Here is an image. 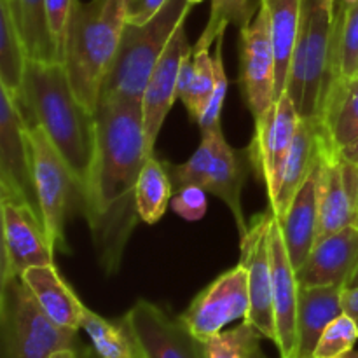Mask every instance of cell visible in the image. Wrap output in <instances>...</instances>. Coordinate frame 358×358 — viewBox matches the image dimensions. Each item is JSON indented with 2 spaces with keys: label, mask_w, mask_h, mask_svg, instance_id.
<instances>
[{
  "label": "cell",
  "mask_w": 358,
  "mask_h": 358,
  "mask_svg": "<svg viewBox=\"0 0 358 358\" xmlns=\"http://www.w3.org/2000/svg\"><path fill=\"white\" fill-rule=\"evenodd\" d=\"M96 145L83 213L98 264L107 276L119 271L126 245L140 222L136 184L147 157L142 101L103 100L94 110Z\"/></svg>",
  "instance_id": "obj_1"
},
{
  "label": "cell",
  "mask_w": 358,
  "mask_h": 358,
  "mask_svg": "<svg viewBox=\"0 0 358 358\" xmlns=\"http://www.w3.org/2000/svg\"><path fill=\"white\" fill-rule=\"evenodd\" d=\"M14 98L28 126L44 129L84 198L93 170L96 122L94 112L87 110L73 94L63 63L28 59L23 84Z\"/></svg>",
  "instance_id": "obj_2"
},
{
  "label": "cell",
  "mask_w": 358,
  "mask_h": 358,
  "mask_svg": "<svg viewBox=\"0 0 358 358\" xmlns=\"http://www.w3.org/2000/svg\"><path fill=\"white\" fill-rule=\"evenodd\" d=\"M128 23V0H76L62 63L77 100L94 112Z\"/></svg>",
  "instance_id": "obj_3"
},
{
  "label": "cell",
  "mask_w": 358,
  "mask_h": 358,
  "mask_svg": "<svg viewBox=\"0 0 358 358\" xmlns=\"http://www.w3.org/2000/svg\"><path fill=\"white\" fill-rule=\"evenodd\" d=\"M191 9L192 3L187 0H168L145 23H126L121 44L101 86L100 101L142 100L154 66Z\"/></svg>",
  "instance_id": "obj_4"
},
{
  "label": "cell",
  "mask_w": 358,
  "mask_h": 358,
  "mask_svg": "<svg viewBox=\"0 0 358 358\" xmlns=\"http://www.w3.org/2000/svg\"><path fill=\"white\" fill-rule=\"evenodd\" d=\"M77 332L55 324L21 276L0 282V358H51L80 350Z\"/></svg>",
  "instance_id": "obj_5"
},
{
  "label": "cell",
  "mask_w": 358,
  "mask_h": 358,
  "mask_svg": "<svg viewBox=\"0 0 358 358\" xmlns=\"http://www.w3.org/2000/svg\"><path fill=\"white\" fill-rule=\"evenodd\" d=\"M332 17L324 0H304L303 24L285 87L301 117L318 119L322 112L331 77Z\"/></svg>",
  "instance_id": "obj_6"
},
{
  "label": "cell",
  "mask_w": 358,
  "mask_h": 358,
  "mask_svg": "<svg viewBox=\"0 0 358 358\" xmlns=\"http://www.w3.org/2000/svg\"><path fill=\"white\" fill-rule=\"evenodd\" d=\"M30 142L41 219L55 250L66 254L69 247L65 241V224L76 198L80 199L83 205V196L72 171L41 126H30Z\"/></svg>",
  "instance_id": "obj_7"
},
{
  "label": "cell",
  "mask_w": 358,
  "mask_h": 358,
  "mask_svg": "<svg viewBox=\"0 0 358 358\" xmlns=\"http://www.w3.org/2000/svg\"><path fill=\"white\" fill-rule=\"evenodd\" d=\"M0 203H21L38 212L30 126L16 98L0 87Z\"/></svg>",
  "instance_id": "obj_8"
},
{
  "label": "cell",
  "mask_w": 358,
  "mask_h": 358,
  "mask_svg": "<svg viewBox=\"0 0 358 358\" xmlns=\"http://www.w3.org/2000/svg\"><path fill=\"white\" fill-rule=\"evenodd\" d=\"M301 115L289 94H283L255 121V135L247 149L252 170L268 192L269 206L275 205L278 198L287 157Z\"/></svg>",
  "instance_id": "obj_9"
},
{
  "label": "cell",
  "mask_w": 358,
  "mask_h": 358,
  "mask_svg": "<svg viewBox=\"0 0 358 358\" xmlns=\"http://www.w3.org/2000/svg\"><path fill=\"white\" fill-rule=\"evenodd\" d=\"M248 308V275L240 262L205 287L178 318L199 341L205 343L222 332L231 322L238 318L245 320Z\"/></svg>",
  "instance_id": "obj_10"
},
{
  "label": "cell",
  "mask_w": 358,
  "mask_h": 358,
  "mask_svg": "<svg viewBox=\"0 0 358 358\" xmlns=\"http://www.w3.org/2000/svg\"><path fill=\"white\" fill-rule=\"evenodd\" d=\"M240 87L245 105L257 121L275 103L276 63L269 13L261 2L254 20L240 30Z\"/></svg>",
  "instance_id": "obj_11"
},
{
  "label": "cell",
  "mask_w": 358,
  "mask_h": 358,
  "mask_svg": "<svg viewBox=\"0 0 358 358\" xmlns=\"http://www.w3.org/2000/svg\"><path fill=\"white\" fill-rule=\"evenodd\" d=\"M275 220V213H257L248 222L247 234L240 238L241 257L248 275V294L250 308L245 320L250 322L266 339L276 345L275 301H273V273L271 254H269V231Z\"/></svg>",
  "instance_id": "obj_12"
},
{
  "label": "cell",
  "mask_w": 358,
  "mask_h": 358,
  "mask_svg": "<svg viewBox=\"0 0 358 358\" xmlns=\"http://www.w3.org/2000/svg\"><path fill=\"white\" fill-rule=\"evenodd\" d=\"M0 206H2L0 282L21 276L34 266L55 264L56 250L37 212L21 203H0Z\"/></svg>",
  "instance_id": "obj_13"
},
{
  "label": "cell",
  "mask_w": 358,
  "mask_h": 358,
  "mask_svg": "<svg viewBox=\"0 0 358 358\" xmlns=\"http://www.w3.org/2000/svg\"><path fill=\"white\" fill-rule=\"evenodd\" d=\"M143 358H205L199 341L180 318H173L156 304L140 299L124 315Z\"/></svg>",
  "instance_id": "obj_14"
},
{
  "label": "cell",
  "mask_w": 358,
  "mask_h": 358,
  "mask_svg": "<svg viewBox=\"0 0 358 358\" xmlns=\"http://www.w3.org/2000/svg\"><path fill=\"white\" fill-rule=\"evenodd\" d=\"M191 52H194V48H191L189 44L184 21L178 24L173 37L161 55L159 62L154 66L145 91L142 94V100H140L142 101L143 129H145L149 154H154V147H156V140L163 128L164 119L177 100L178 73H180L182 62Z\"/></svg>",
  "instance_id": "obj_15"
},
{
  "label": "cell",
  "mask_w": 358,
  "mask_h": 358,
  "mask_svg": "<svg viewBox=\"0 0 358 358\" xmlns=\"http://www.w3.org/2000/svg\"><path fill=\"white\" fill-rule=\"evenodd\" d=\"M269 254H271L273 273V301H275L276 320V348L280 358L296 355L297 345V301H299V282L296 268L287 252L280 220H273L269 231Z\"/></svg>",
  "instance_id": "obj_16"
},
{
  "label": "cell",
  "mask_w": 358,
  "mask_h": 358,
  "mask_svg": "<svg viewBox=\"0 0 358 358\" xmlns=\"http://www.w3.org/2000/svg\"><path fill=\"white\" fill-rule=\"evenodd\" d=\"M358 266V226H348L315 243L296 271L299 287H348Z\"/></svg>",
  "instance_id": "obj_17"
},
{
  "label": "cell",
  "mask_w": 358,
  "mask_h": 358,
  "mask_svg": "<svg viewBox=\"0 0 358 358\" xmlns=\"http://www.w3.org/2000/svg\"><path fill=\"white\" fill-rule=\"evenodd\" d=\"M348 226H358V212L343 184L339 149L332 145L322 128L317 241Z\"/></svg>",
  "instance_id": "obj_18"
},
{
  "label": "cell",
  "mask_w": 358,
  "mask_h": 358,
  "mask_svg": "<svg viewBox=\"0 0 358 358\" xmlns=\"http://www.w3.org/2000/svg\"><path fill=\"white\" fill-rule=\"evenodd\" d=\"M250 170L252 163L248 149H233L224 138L222 129H219L215 138V159H213L205 189L206 192L226 203L236 220L240 238L248 231V222L245 220L243 206H241V191H243L245 180Z\"/></svg>",
  "instance_id": "obj_19"
},
{
  "label": "cell",
  "mask_w": 358,
  "mask_h": 358,
  "mask_svg": "<svg viewBox=\"0 0 358 358\" xmlns=\"http://www.w3.org/2000/svg\"><path fill=\"white\" fill-rule=\"evenodd\" d=\"M318 178H320V163L301 185L287 213L280 219L287 252L296 271L304 264L317 243Z\"/></svg>",
  "instance_id": "obj_20"
},
{
  "label": "cell",
  "mask_w": 358,
  "mask_h": 358,
  "mask_svg": "<svg viewBox=\"0 0 358 358\" xmlns=\"http://www.w3.org/2000/svg\"><path fill=\"white\" fill-rule=\"evenodd\" d=\"M346 287H299L297 301V345L296 355L313 358L318 339L331 322L341 317L343 290Z\"/></svg>",
  "instance_id": "obj_21"
},
{
  "label": "cell",
  "mask_w": 358,
  "mask_h": 358,
  "mask_svg": "<svg viewBox=\"0 0 358 358\" xmlns=\"http://www.w3.org/2000/svg\"><path fill=\"white\" fill-rule=\"evenodd\" d=\"M21 278L55 324L79 331L86 306L80 303L72 287L62 278L55 264L28 268Z\"/></svg>",
  "instance_id": "obj_22"
},
{
  "label": "cell",
  "mask_w": 358,
  "mask_h": 358,
  "mask_svg": "<svg viewBox=\"0 0 358 358\" xmlns=\"http://www.w3.org/2000/svg\"><path fill=\"white\" fill-rule=\"evenodd\" d=\"M320 147H322V124L318 119L301 117L297 126L296 136H294L292 147H290L289 157L283 171L282 187H280L278 198L275 205L269 206L276 219H282L289 210L294 196L306 182L311 171L320 163Z\"/></svg>",
  "instance_id": "obj_23"
},
{
  "label": "cell",
  "mask_w": 358,
  "mask_h": 358,
  "mask_svg": "<svg viewBox=\"0 0 358 358\" xmlns=\"http://www.w3.org/2000/svg\"><path fill=\"white\" fill-rule=\"evenodd\" d=\"M318 121L332 145L339 150L355 142L358 138V77L329 83Z\"/></svg>",
  "instance_id": "obj_24"
},
{
  "label": "cell",
  "mask_w": 358,
  "mask_h": 358,
  "mask_svg": "<svg viewBox=\"0 0 358 358\" xmlns=\"http://www.w3.org/2000/svg\"><path fill=\"white\" fill-rule=\"evenodd\" d=\"M261 2L268 9L269 23H271L276 63L275 101H278L285 94L290 62L303 24L304 0H261Z\"/></svg>",
  "instance_id": "obj_25"
},
{
  "label": "cell",
  "mask_w": 358,
  "mask_h": 358,
  "mask_svg": "<svg viewBox=\"0 0 358 358\" xmlns=\"http://www.w3.org/2000/svg\"><path fill=\"white\" fill-rule=\"evenodd\" d=\"M7 6L28 59L58 62L55 41L49 30L45 0H7Z\"/></svg>",
  "instance_id": "obj_26"
},
{
  "label": "cell",
  "mask_w": 358,
  "mask_h": 358,
  "mask_svg": "<svg viewBox=\"0 0 358 358\" xmlns=\"http://www.w3.org/2000/svg\"><path fill=\"white\" fill-rule=\"evenodd\" d=\"M353 77H358V0L353 3L338 0L332 17L329 83Z\"/></svg>",
  "instance_id": "obj_27"
},
{
  "label": "cell",
  "mask_w": 358,
  "mask_h": 358,
  "mask_svg": "<svg viewBox=\"0 0 358 358\" xmlns=\"http://www.w3.org/2000/svg\"><path fill=\"white\" fill-rule=\"evenodd\" d=\"M80 329L90 338L91 350L98 358H143L124 317L119 322H110L86 308Z\"/></svg>",
  "instance_id": "obj_28"
},
{
  "label": "cell",
  "mask_w": 358,
  "mask_h": 358,
  "mask_svg": "<svg viewBox=\"0 0 358 358\" xmlns=\"http://www.w3.org/2000/svg\"><path fill=\"white\" fill-rule=\"evenodd\" d=\"M173 194V182L168 173L166 163L152 154L147 157L136 184V206L140 220L145 224H156L161 220L168 205H171Z\"/></svg>",
  "instance_id": "obj_29"
},
{
  "label": "cell",
  "mask_w": 358,
  "mask_h": 358,
  "mask_svg": "<svg viewBox=\"0 0 358 358\" xmlns=\"http://www.w3.org/2000/svg\"><path fill=\"white\" fill-rule=\"evenodd\" d=\"M28 56L16 30L7 0H0V86L13 96L21 90Z\"/></svg>",
  "instance_id": "obj_30"
},
{
  "label": "cell",
  "mask_w": 358,
  "mask_h": 358,
  "mask_svg": "<svg viewBox=\"0 0 358 358\" xmlns=\"http://www.w3.org/2000/svg\"><path fill=\"white\" fill-rule=\"evenodd\" d=\"M261 0L259 2L257 0H212L208 23L199 35L194 51L210 49V45L215 44L219 35L226 31L227 24H234L240 30L247 27L257 14Z\"/></svg>",
  "instance_id": "obj_31"
},
{
  "label": "cell",
  "mask_w": 358,
  "mask_h": 358,
  "mask_svg": "<svg viewBox=\"0 0 358 358\" xmlns=\"http://www.w3.org/2000/svg\"><path fill=\"white\" fill-rule=\"evenodd\" d=\"M261 338L264 336L250 322L231 331H222L203 343L205 358H269L261 348Z\"/></svg>",
  "instance_id": "obj_32"
},
{
  "label": "cell",
  "mask_w": 358,
  "mask_h": 358,
  "mask_svg": "<svg viewBox=\"0 0 358 358\" xmlns=\"http://www.w3.org/2000/svg\"><path fill=\"white\" fill-rule=\"evenodd\" d=\"M219 129H222V126L201 131L199 147L185 163H166L168 173H170L171 182H173L175 192L178 189L185 187V185H201V187H205L210 171H212L213 159H215V138Z\"/></svg>",
  "instance_id": "obj_33"
},
{
  "label": "cell",
  "mask_w": 358,
  "mask_h": 358,
  "mask_svg": "<svg viewBox=\"0 0 358 358\" xmlns=\"http://www.w3.org/2000/svg\"><path fill=\"white\" fill-rule=\"evenodd\" d=\"M213 90H215V62L210 55V49L194 51V77L191 90L182 103L187 108L189 119L199 122L210 103Z\"/></svg>",
  "instance_id": "obj_34"
},
{
  "label": "cell",
  "mask_w": 358,
  "mask_h": 358,
  "mask_svg": "<svg viewBox=\"0 0 358 358\" xmlns=\"http://www.w3.org/2000/svg\"><path fill=\"white\" fill-rule=\"evenodd\" d=\"M358 341V327L355 322L343 313L334 322L327 325L322 338L318 339V345L315 348L313 358H334L343 353L353 350Z\"/></svg>",
  "instance_id": "obj_35"
},
{
  "label": "cell",
  "mask_w": 358,
  "mask_h": 358,
  "mask_svg": "<svg viewBox=\"0 0 358 358\" xmlns=\"http://www.w3.org/2000/svg\"><path fill=\"white\" fill-rule=\"evenodd\" d=\"M222 44H224V34L219 35V38L215 41V51H213V62H215V90H213L212 98H210V103L208 107H206L205 114H203V117L199 119L198 122L201 131H205V129H213L217 128V126H220V114H222V107L227 94V86H229L226 69H224Z\"/></svg>",
  "instance_id": "obj_36"
},
{
  "label": "cell",
  "mask_w": 358,
  "mask_h": 358,
  "mask_svg": "<svg viewBox=\"0 0 358 358\" xmlns=\"http://www.w3.org/2000/svg\"><path fill=\"white\" fill-rule=\"evenodd\" d=\"M208 206V192L201 185H185L178 189L175 196L171 198V208L182 219L189 222L203 219Z\"/></svg>",
  "instance_id": "obj_37"
},
{
  "label": "cell",
  "mask_w": 358,
  "mask_h": 358,
  "mask_svg": "<svg viewBox=\"0 0 358 358\" xmlns=\"http://www.w3.org/2000/svg\"><path fill=\"white\" fill-rule=\"evenodd\" d=\"M73 3H76V0H45L49 30H51L52 41H55L56 55H58L59 63H62V58H63L66 30H69V21H70V16H72Z\"/></svg>",
  "instance_id": "obj_38"
},
{
  "label": "cell",
  "mask_w": 358,
  "mask_h": 358,
  "mask_svg": "<svg viewBox=\"0 0 358 358\" xmlns=\"http://www.w3.org/2000/svg\"><path fill=\"white\" fill-rule=\"evenodd\" d=\"M168 0H128V23L142 24L149 21Z\"/></svg>",
  "instance_id": "obj_39"
},
{
  "label": "cell",
  "mask_w": 358,
  "mask_h": 358,
  "mask_svg": "<svg viewBox=\"0 0 358 358\" xmlns=\"http://www.w3.org/2000/svg\"><path fill=\"white\" fill-rule=\"evenodd\" d=\"M192 77H194V52L187 55L182 62L180 73H178V83H177V100L184 101L187 96L189 90H191Z\"/></svg>",
  "instance_id": "obj_40"
},
{
  "label": "cell",
  "mask_w": 358,
  "mask_h": 358,
  "mask_svg": "<svg viewBox=\"0 0 358 358\" xmlns=\"http://www.w3.org/2000/svg\"><path fill=\"white\" fill-rule=\"evenodd\" d=\"M343 311L358 327V287H346L343 290Z\"/></svg>",
  "instance_id": "obj_41"
},
{
  "label": "cell",
  "mask_w": 358,
  "mask_h": 358,
  "mask_svg": "<svg viewBox=\"0 0 358 358\" xmlns=\"http://www.w3.org/2000/svg\"><path fill=\"white\" fill-rule=\"evenodd\" d=\"M51 358H90V350H62V352L55 353Z\"/></svg>",
  "instance_id": "obj_42"
},
{
  "label": "cell",
  "mask_w": 358,
  "mask_h": 358,
  "mask_svg": "<svg viewBox=\"0 0 358 358\" xmlns=\"http://www.w3.org/2000/svg\"><path fill=\"white\" fill-rule=\"evenodd\" d=\"M339 152H341L343 157H346V159L352 161V163L358 164V138L355 140V142L350 143V145L343 147V149L339 150Z\"/></svg>",
  "instance_id": "obj_43"
},
{
  "label": "cell",
  "mask_w": 358,
  "mask_h": 358,
  "mask_svg": "<svg viewBox=\"0 0 358 358\" xmlns=\"http://www.w3.org/2000/svg\"><path fill=\"white\" fill-rule=\"evenodd\" d=\"M324 3H325V7H327V9H329V13H331L332 16H334L336 3H338V0H324Z\"/></svg>",
  "instance_id": "obj_44"
},
{
  "label": "cell",
  "mask_w": 358,
  "mask_h": 358,
  "mask_svg": "<svg viewBox=\"0 0 358 358\" xmlns=\"http://www.w3.org/2000/svg\"><path fill=\"white\" fill-rule=\"evenodd\" d=\"M334 358H358V352H355V350H350V352L343 353V355L334 357Z\"/></svg>",
  "instance_id": "obj_45"
},
{
  "label": "cell",
  "mask_w": 358,
  "mask_h": 358,
  "mask_svg": "<svg viewBox=\"0 0 358 358\" xmlns=\"http://www.w3.org/2000/svg\"><path fill=\"white\" fill-rule=\"evenodd\" d=\"M348 287H358V266H357V271H355V275H353V276H352V280H350Z\"/></svg>",
  "instance_id": "obj_46"
},
{
  "label": "cell",
  "mask_w": 358,
  "mask_h": 358,
  "mask_svg": "<svg viewBox=\"0 0 358 358\" xmlns=\"http://www.w3.org/2000/svg\"><path fill=\"white\" fill-rule=\"evenodd\" d=\"M187 2H189V3H192V6H196V3H201L203 0H187Z\"/></svg>",
  "instance_id": "obj_47"
},
{
  "label": "cell",
  "mask_w": 358,
  "mask_h": 358,
  "mask_svg": "<svg viewBox=\"0 0 358 358\" xmlns=\"http://www.w3.org/2000/svg\"><path fill=\"white\" fill-rule=\"evenodd\" d=\"M339 2H345V3H353V2H357V0H339Z\"/></svg>",
  "instance_id": "obj_48"
},
{
  "label": "cell",
  "mask_w": 358,
  "mask_h": 358,
  "mask_svg": "<svg viewBox=\"0 0 358 358\" xmlns=\"http://www.w3.org/2000/svg\"><path fill=\"white\" fill-rule=\"evenodd\" d=\"M90 358H98L96 355H94V352H93V350H90Z\"/></svg>",
  "instance_id": "obj_49"
},
{
  "label": "cell",
  "mask_w": 358,
  "mask_h": 358,
  "mask_svg": "<svg viewBox=\"0 0 358 358\" xmlns=\"http://www.w3.org/2000/svg\"><path fill=\"white\" fill-rule=\"evenodd\" d=\"M290 358H299V357H290Z\"/></svg>",
  "instance_id": "obj_50"
}]
</instances>
